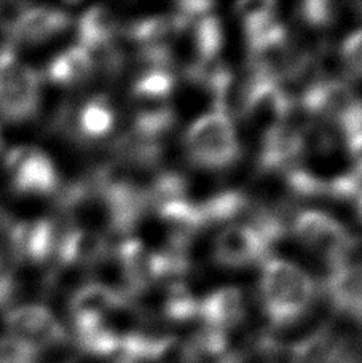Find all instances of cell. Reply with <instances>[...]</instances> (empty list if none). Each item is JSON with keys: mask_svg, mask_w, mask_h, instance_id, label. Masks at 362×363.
<instances>
[{"mask_svg": "<svg viewBox=\"0 0 362 363\" xmlns=\"http://www.w3.org/2000/svg\"><path fill=\"white\" fill-rule=\"evenodd\" d=\"M316 285L305 271L283 258H268L260 276V300L275 328L300 320L312 308Z\"/></svg>", "mask_w": 362, "mask_h": 363, "instance_id": "6da1fadb", "label": "cell"}, {"mask_svg": "<svg viewBox=\"0 0 362 363\" xmlns=\"http://www.w3.org/2000/svg\"><path fill=\"white\" fill-rule=\"evenodd\" d=\"M184 148L190 163L206 171L227 169L241 155L235 125L224 108L193 121L184 135Z\"/></svg>", "mask_w": 362, "mask_h": 363, "instance_id": "7a4b0ae2", "label": "cell"}, {"mask_svg": "<svg viewBox=\"0 0 362 363\" xmlns=\"http://www.w3.org/2000/svg\"><path fill=\"white\" fill-rule=\"evenodd\" d=\"M40 75L16 56L11 45L0 48V118L21 123L40 107Z\"/></svg>", "mask_w": 362, "mask_h": 363, "instance_id": "3957f363", "label": "cell"}, {"mask_svg": "<svg viewBox=\"0 0 362 363\" xmlns=\"http://www.w3.org/2000/svg\"><path fill=\"white\" fill-rule=\"evenodd\" d=\"M292 228L300 244L326 258L331 268L348 262L354 247L345 226L322 211H303L295 217Z\"/></svg>", "mask_w": 362, "mask_h": 363, "instance_id": "277c9868", "label": "cell"}, {"mask_svg": "<svg viewBox=\"0 0 362 363\" xmlns=\"http://www.w3.org/2000/svg\"><path fill=\"white\" fill-rule=\"evenodd\" d=\"M4 167L13 191L47 196L60 188V174L47 153L37 147H15L5 155Z\"/></svg>", "mask_w": 362, "mask_h": 363, "instance_id": "5b68a950", "label": "cell"}, {"mask_svg": "<svg viewBox=\"0 0 362 363\" xmlns=\"http://www.w3.org/2000/svg\"><path fill=\"white\" fill-rule=\"evenodd\" d=\"M5 327L13 336L35 351L64 345L67 333L55 314L42 304H23L9 309L5 314Z\"/></svg>", "mask_w": 362, "mask_h": 363, "instance_id": "8992f818", "label": "cell"}, {"mask_svg": "<svg viewBox=\"0 0 362 363\" xmlns=\"http://www.w3.org/2000/svg\"><path fill=\"white\" fill-rule=\"evenodd\" d=\"M270 242L252 225H230L214 241L217 264L230 269L249 268L265 260Z\"/></svg>", "mask_w": 362, "mask_h": 363, "instance_id": "52a82bcc", "label": "cell"}, {"mask_svg": "<svg viewBox=\"0 0 362 363\" xmlns=\"http://www.w3.org/2000/svg\"><path fill=\"white\" fill-rule=\"evenodd\" d=\"M9 239L15 257L31 263L47 262L56 254L60 242L56 226L47 218L11 225Z\"/></svg>", "mask_w": 362, "mask_h": 363, "instance_id": "ba28073f", "label": "cell"}, {"mask_svg": "<svg viewBox=\"0 0 362 363\" xmlns=\"http://www.w3.org/2000/svg\"><path fill=\"white\" fill-rule=\"evenodd\" d=\"M70 24V16L66 11L34 6L23 10L9 24V37L16 43H42L51 37L61 34Z\"/></svg>", "mask_w": 362, "mask_h": 363, "instance_id": "9c48e42d", "label": "cell"}, {"mask_svg": "<svg viewBox=\"0 0 362 363\" xmlns=\"http://www.w3.org/2000/svg\"><path fill=\"white\" fill-rule=\"evenodd\" d=\"M358 102L359 99L351 88L337 80L316 83L303 96V107L309 113L335 121L339 126L351 115Z\"/></svg>", "mask_w": 362, "mask_h": 363, "instance_id": "30bf717a", "label": "cell"}, {"mask_svg": "<svg viewBox=\"0 0 362 363\" xmlns=\"http://www.w3.org/2000/svg\"><path fill=\"white\" fill-rule=\"evenodd\" d=\"M198 315L204 320L206 327L227 332L240 323L244 315V300L241 290L224 287L198 303Z\"/></svg>", "mask_w": 362, "mask_h": 363, "instance_id": "8fae6325", "label": "cell"}, {"mask_svg": "<svg viewBox=\"0 0 362 363\" xmlns=\"http://www.w3.org/2000/svg\"><path fill=\"white\" fill-rule=\"evenodd\" d=\"M94 70L93 55L87 48L70 47L61 51L48 62L45 77L56 85L72 86L83 83L92 77Z\"/></svg>", "mask_w": 362, "mask_h": 363, "instance_id": "7c38bea8", "label": "cell"}, {"mask_svg": "<svg viewBox=\"0 0 362 363\" xmlns=\"http://www.w3.org/2000/svg\"><path fill=\"white\" fill-rule=\"evenodd\" d=\"M115 112L106 97L88 99L77 113V133L87 140H99L112 133Z\"/></svg>", "mask_w": 362, "mask_h": 363, "instance_id": "4fadbf2b", "label": "cell"}, {"mask_svg": "<svg viewBox=\"0 0 362 363\" xmlns=\"http://www.w3.org/2000/svg\"><path fill=\"white\" fill-rule=\"evenodd\" d=\"M115 29L117 23L111 11L106 9H92L82 16L79 23L80 47L87 48L89 53L107 47L114 38Z\"/></svg>", "mask_w": 362, "mask_h": 363, "instance_id": "5bb4252c", "label": "cell"}, {"mask_svg": "<svg viewBox=\"0 0 362 363\" xmlns=\"http://www.w3.org/2000/svg\"><path fill=\"white\" fill-rule=\"evenodd\" d=\"M195 47L199 56V64H209L214 61L219 50L222 47V28L214 16H203L195 26L193 32Z\"/></svg>", "mask_w": 362, "mask_h": 363, "instance_id": "9a60e30c", "label": "cell"}, {"mask_svg": "<svg viewBox=\"0 0 362 363\" xmlns=\"http://www.w3.org/2000/svg\"><path fill=\"white\" fill-rule=\"evenodd\" d=\"M174 86L172 75L163 67H155L146 72L134 85V94L139 99L160 102L171 93Z\"/></svg>", "mask_w": 362, "mask_h": 363, "instance_id": "2e32d148", "label": "cell"}, {"mask_svg": "<svg viewBox=\"0 0 362 363\" xmlns=\"http://www.w3.org/2000/svg\"><path fill=\"white\" fill-rule=\"evenodd\" d=\"M38 351L13 336L0 338V363H35Z\"/></svg>", "mask_w": 362, "mask_h": 363, "instance_id": "e0dca14e", "label": "cell"}, {"mask_svg": "<svg viewBox=\"0 0 362 363\" xmlns=\"http://www.w3.org/2000/svg\"><path fill=\"white\" fill-rule=\"evenodd\" d=\"M341 62L353 77L362 79V29L354 30L345 38L340 50Z\"/></svg>", "mask_w": 362, "mask_h": 363, "instance_id": "ac0fdd59", "label": "cell"}, {"mask_svg": "<svg viewBox=\"0 0 362 363\" xmlns=\"http://www.w3.org/2000/svg\"><path fill=\"white\" fill-rule=\"evenodd\" d=\"M300 16L303 21L313 26V28H324V26H329L334 21V5L326 2L303 4L300 9Z\"/></svg>", "mask_w": 362, "mask_h": 363, "instance_id": "d6986e66", "label": "cell"}, {"mask_svg": "<svg viewBox=\"0 0 362 363\" xmlns=\"http://www.w3.org/2000/svg\"><path fill=\"white\" fill-rule=\"evenodd\" d=\"M211 363H243V362H241V357L238 354L227 352L225 355H222V357H219L217 360L211 362Z\"/></svg>", "mask_w": 362, "mask_h": 363, "instance_id": "ffe728a7", "label": "cell"}, {"mask_svg": "<svg viewBox=\"0 0 362 363\" xmlns=\"http://www.w3.org/2000/svg\"><path fill=\"white\" fill-rule=\"evenodd\" d=\"M356 212H358V217H359V220H361V223H362V194H361V196L358 198V204H356Z\"/></svg>", "mask_w": 362, "mask_h": 363, "instance_id": "44dd1931", "label": "cell"}, {"mask_svg": "<svg viewBox=\"0 0 362 363\" xmlns=\"http://www.w3.org/2000/svg\"><path fill=\"white\" fill-rule=\"evenodd\" d=\"M358 9H359V13H362V4L358 5Z\"/></svg>", "mask_w": 362, "mask_h": 363, "instance_id": "7402d4cb", "label": "cell"}, {"mask_svg": "<svg viewBox=\"0 0 362 363\" xmlns=\"http://www.w3.org/2000/svg\"><path fill=\"white\" fill-rule=\"evenodd\" d=\"M0 144H2V139H0Z\"/></svg>", "mask_w": 362, "mask_h": 363, "instance_id": "603a6c76", "label": "cell"}]
</instances>
